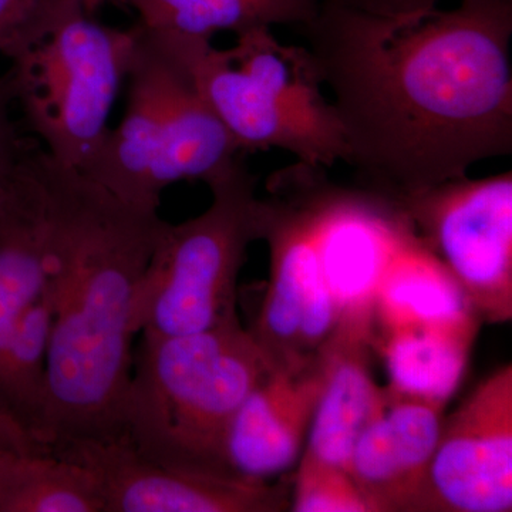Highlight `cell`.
<instances>
[{
    "label": "cell",
    "mask_w": 512,
    "mask_h": 512,
    "mask_svg": "<svg viewBox=\"0 0 512 512\" xmlns=\"http://www.w3.org/2000/svg\"><path fill=\"white\" fill-rule=\"evenodd\" d=\"M301 28L360 187L394 200L512 153V0L400 16L319 0Z\"/></svg>",
    "instance_id": "cell-1"
},
{
    "label": "cell",
    "mask_w": 512,
    "mask_h": 512,
    "mask_svg": "<svg viewBox=\"0 0 512 512\" xmlns=\"http://www.w3.org/2000/svg\"><path fill=\"white\" fill-rule=\"evenodd\" d=\"M53 322L45 450L117 439L133 372V302L165 222L43 150Z\"/></svg>",
    "instance_id": "cell-2"
},
{
    "label": "cell",
    "mask_w": 512,
    "mask_h": 512,
    "mask_svg": "<svg viewBox=\"0 0 512 512\" xmlns=\"http://www.w3.org/2000/svg\"><path fill=\"white\" fill-rule=\"evenodd\" d=\"M141 338L121 436L160 466L237 478L225 458L229 424L274 367L254 336L235 318L195 335Z\"/></svg>",
    "instance_id": "cell-3"
},
{
    "label": "cell",
    "mask_w": 512,
    "mask_h": 512,
    "mask_svg": "<svg viewBox=\"0 0 512 512\" xmlns=\"http://www.w3.org/2000/svg\"><path fill=\"white\" fill-rule=\"evenodd\" d=\"M137 37V25H103L79 0H56L0 50L25 130L57 163L82 171L96 154Z\"/></svg>",
    "instance_id": "cell-4"
},
{
    "label": "cell",
    "mask_w": 512,
    "mask_h": 512,
    "mask_svg": "<svg viewBox=\"0 0 512 512\" xmlns=\"http://www.w3.org/2000/svg\"><path fill=\"white\" fill-rule=\"evenodd\" d=\"M158 33L187 64L201 96L242 153L276 148L305 164L345 163L342 124L322 92L308 47L284 45L269 28L241 33L229 49Z\"/></svg>",
    "instance_id": "cell-5"
},
{
    "label": "cell",
    "mask_w": 512,
    "mask_h": 512,
    "mask_svg": "<svg viewBox=\"0 0 512 512\" xmlns=\"http://www.w3.org/2000/svg\"><path fill=\"white\" fill-rule=\"evenodd\" d=\"M258 177L245 158L211 185L198 217L165 222L133 302V329L150 338L195 335L237 315L239 272L259 241Z\"/></svg>",
    "instance_id": "cell-6"
},
{
    "label": "cell",
    "mask_w": 512,
    "mask_h": 512,
    "mask_svg": "<svg viewBox=\"0 0 512 512\" xmlns=\"http://www.w3.org/2000/svg\"><path fill=\"white\" fill-rule=\"evenodd\" d=\"M265 190L258 234L269 248V281L249 332L272 366L291 365L318 355L338 328V313L320 271L306 164L276 170Z\"/></svg>",
    "instance_id": "cell-7"
},
{
    "label": "cell",
    "mask_w": 512,
    "mask_h": 512,
    "mask_svg": "<svg viewBox=\"0 0 512 512\" xmlns=\"http://www.w3.org/2000/svg\"><path fill=\"white\" fill-rule=\"evenodd\" d=\"M394 201L480 319L494 325L511 322V171L485 178L463 175Z\"/></svg>",
    "instance_id": "cell-8"
},
{
    "label": "cell",
    "mask_w": 512,
    "mask_h": 512,
    "mask_svg": "<svg viewBox=\"0 0 512 512\" xmlns=\"http://www.w3.org/2000/svg\"><path fill=\"white\" fill-rule=\"evenodd\" d=\"M326 170L306 164V188L320 271L338 313L335 332L372 346L377 289L416 231L392 198L360 185L340 187Z\"/></svg>",
    "instance_id": "cell-9"
},
{
    "label": "cell",
    "mask_w": 512,
    "mask_h": 512,
    "mask_svg": "<svg viewBox=\"0 0 512 512\" xmlns=\"http://www.w3.org/2000/svg\"><path fill=\"white\" fill-rule=\"evenodd\" d=\"M512 511V366L444 416L417 512Z\"/></svg>",
    "instance_id": "cell-10"
},
{
    "label": "cell",
    "mask_w": 512,
    "mask_h": 512,
    "mask_svg": "<svg viewBox=\"0 0 512 512\" xmlns=\"http://www.w3.org/2000/svg\"><path fill=\"white\" fill-rule=\"evenodd\" d=\"M53 456L77 461L99 480L106 512H282L288 484L185 473L147 460L124 436L66 444Z\"/></svg>",
    "instance_id": "cell-11"
},
{
    "label": "cell",
    "mask_w": 512,
    "mask_h": 512,
    "mask_svg": "<svg viewBox=\"0 0 512 512\" xmlns=\"http://www.w3.org/2000/svg\"><path fill=\"white\" fill-rule=\"evenodd\" d=\"M137 28L123 119L116 128H109L80 173L138 210L158 211L164 192L158 183V164L168 55L151 30L140 23Z\"/></svg>",
    "instance_id": "cell-12"
},
{
    "label": "cell",
    "mask_w": 512,
    "mask_h": 512,
    "mask_svg": "<svg viewBox=\"0 0 512 512\" xmlns=\"http://www.w3.org/2000/svg\"><path fill=\"white\" fill-rule=\"evenodd\" d=\"M444 409L383 386L382 403L348 461L349 476L369 512H417Z\"/></svg>",
    "instance_id": "cell-13"
},
{
    "label": "cell",
    "mask_w": 512,
    "mask_h": 512,
    "mask_svg": "<svg viewBox=\"0 0 512 512\" xmlns=\"http://www.w3.org/2000/svg\"><path fill=\"white\" fill-rule=\"evenodd\" d=\"M322 384L319 353L266 373L229 424L225 458L232 476L268 481L298 463Z\"/></svg>",
    "instance_id": "cell-14"
},
{
    "label": "cell",
    "mask_w": 512,
    "mask_h": 512,
    "mask_svg": "<svg viewBox=\"0 0 512 512\" xmlns=\"http://www.w3.org/2000/svg\"><path fill=\"white\" fill-rule=\"evenodd\" d=\"M49 275V200L36 143L0 184V360Z\"/></svg>",
    "instance_id": "cell-15"
},
{
    "label": "cell",
    "mask_w": 512,
    "mask_h": 512,
    "mask_svg": "<svg viewBox=\"0 0 512 512\" xmlns=\"http://www.w3.org/2000/svg\"><path fill=\"white\" fill-rule=\"evenodd\" d=\"M151 32L168 55L158 183L163 191L180 181H202L210 188L247 154L201 96L187 64L163 35Z\"/></svg>",
    "instance_id": "cell-16"
},
{
    "label": "cell",
    "mask_w": 512,
    "mask_h": 512,
    "mask_svg": "<svg viewBox=\"0 0 512 512\" xmlns=\"http://www.w3.org/2000/svg\"><path fill=\"white\" fill-rule=\"evenodd\" d=\"M366 340L335 332L319 350L323 384L301 457L345 468L360 433L375 416L383 386L370 369Z\"/></svg>",
    "instance_id": "cell-17"
},
{
    "label": "cell",
    "mask_w": 512,
    "mask_h": 512,
    "mask_svg": "<svg viewBox=\"0 0 512 512\" xmlns=\"http://www.w3.org/2000/svg\"><path fill=\"white\" fill-rule=\"evenodd\" d=\"M481 322L453 275L414 235L394 256L377 289L373 338L393 329L460 328Z\"/></svg>",
    "instance_id": "cell-18"
},
{
    "label": "cell",
    "mask_w": 512,
    "mask_h": 512,
    "mask_svg": "<svg viewBox=\"0 0 512 512\" xmlns=\"http://www.w3.org/2000/svg\"><path fill=\"white\" fill-rule=\"evenodd\" d=\"M480 325L402 328L377 333L372 342L394 392L446 406L466 375Z\"/></svg>",
    "instance_id": "cell-19"
},
{
    "label": "cell",
    "mask_w": 512,
    "mask_h": 512,
    "mask_svg": "<svg viewBox=\"0 0 512 512\" xmlns=\"http://www.w3.org/2000/svg\"><path fill=\"white\" fill-rule=\"evenodd\" d=\"M144 28L191 39L211 40L218 32L235 36L278 25L303 26L319 0H120Z\"/></svg>",
    "instance_id": "cell-20"
},
{
    "label": "cell",
    "mask_w": 512,
    "mask_h": 512,
    "mask_svg": "<svg viewBox=\"0 0 512 512\" xmlns=\"http://www.w3.org/2000/svg\"><path fill=\"white\" fill-rule=\"evenodd\" d=\"M53 305L49 285L26 312L0 360V416L45 450L47 357Z\"/></svg>",
    "instance_id": "cell-21"
},
{
    "label": "cell",
    "mask_w": 512,
    "mask_h": 512,
    "mask_svg": "<svg viewBox=\"0 0 512 512\" xmlns=\"http://www.w3.org/2000/svg\"><path fill=\"white\" fill-rule=\"evenodd\" d=\"M0 512H106L93 471L50 453L30 454L19 468Z\"/></svg>",
    "instance_id": "cell-22"
},
{
    "label": "cell",
    "mask_w": 512,
    "mask_h": 512,
    "mask_svg": "<svg viewBox=\"0 0 512 512\" xmlns=\"http://www.w3.org/2000/svg\"><path fill=\"white\" fill-rule=\"evenodd\" d=\"M295 512H369L345 468L299 458L291 488Z\"/></svg>",
    "instance_id": "cell-23"
},
{
    "label": "cell",
    "mask_w": 512,
    "mask_h": 512,
    "mask_svg": "<svg viewBox=\"0 0 512 512\" xmlns=\"http://www.w3.org/2000/svg\"><path fill=\"white\" fill-rule=\"evenodd\" d=\"M12 94L5 77H0V184L16 167L20 158L35 146V140L20 136L18 123L12 119Z\"/></svg>",
    "instance_id": "cell-24"
},
{
    "label": "cell",
    "mask_w": 512,
    "mask_h": 512,
    "mask_svg": "<svg viewBox=\"0 0 512 512\" xmlns=\"http://www.w3.org/2000/svg\"><path fill=\"white\" fill-rule=\"evenodd\" d=\"M42 453L15 424L0 416V498L8 493L30 454Z\"/></svg>",
    "instance_id": "cell-25"
},
{
    "label": "cell",
    "mask_w": 512,
    "mask_h": 512,
    "mask_svg": "<svg viewBox=\"0 0 512 512\" xmlns=\"http://www.w3.org/2000/svg\"><path fill=\"white\" fill-rule=\"evenodd\" d=\"M56 0H0V50Z\"/></svg>",
    "instance_id": "cell-26"
},
{
    "label": "cell",
    "mask_w": 512,
    "mask_h": 512,
    "mask_svg": "<svg viewBox=\"0 0 512 512\" xmlns=\"http://www.w3.org/2000/svg\"><path fill=\"white\" fill-rule=\"evenodd\" d=\"M345 8L379 16H400L437 8L440 0H328Z\"/></svg>",
    "instance_id": "cell-27"
},
{
    "label": "cell",
    "mask_w": 512,
    "mask_h": 512,
    "mask_svg": "<svg viewBox=\"0 0 512 512\" xmlns=\"http://www.w3.org/2000/svg\"><path fill=\"white\" fill-rule=\"evenodd\" d=\"M79 2L87 13L94 15V12L103 8L104 5H109V3H120V0H79Z\"/></svg>",
    "instance_id": "cell-28"
}]
</instances>
